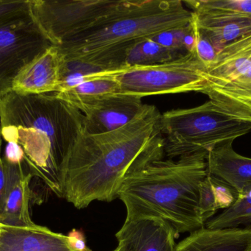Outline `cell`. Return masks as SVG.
I'll return each instance as SVG.
<instances>
[{"mask_svg": "<svg viewBox=\"0 0 251 251\" xmlns=\"http://www.w3.org/2000/svg\"><path fill=\"white\" fill-rule=\"evenodd\" d=\"M0 251H73L67 236L37 225L11 226L1 224Z\"/></svg>", "mask_w": 251, "mask_h": 251, "instance_id": "5bb4252c", "label": "cell"}, {"mask_svg": "<svg viewBox=\"0 0 251 251\" xmlns=\"http://www.w3.org/2000/svg\"><path fill=\"white\" fill-rule=\"evenodd\" d=\"M185 3L194 13L231 11L251 16V0H194Z\"/></svg>", "mask_w": 251, "mask_h": 251, "instance_id": "603a6c76", "label": "cell"}, {"mask_svg": "<svg viewBox=\"0 0 251 251\" xmlns=\"http://www.w3.org/2000/svg\"><path fill=\"white\" fill-rule=\"evenodd\" d=\"M1 141H2V139H1V134H0V156H1Z\"/></svg>", "mask_w": 251, "mask_h": 251, "instance_id": "f1b7e54d", "label": "cell"}, {"mask_svg": "<svg viewBox=\"0 0 251 251\" xmlns=\"http://www.w3.org/2000/svg\"><path fill=\"white\" fill-rule=\"evenodd\" d=\"M207 68L196 50L159 64L124 66L113 71L119 94L143 98L148 96L198 91L206 85Z\"/></svg>", "mask_w": 251, "mask_h": 251, "instance_id": "8992f818", "label": "cell"}, {"mask_svg": "<svg viewBox=\"0 0 251 251\" xmlns=\"http://www.w3.org/2000/svg\"><path fill=\"white\" fill-rule=\"evenodd\" d=\"M234 141L219 143L208 151L207 171L244 195L251 191V159L234 150Z\"/></svg>", "mask_w": 251, "mask_h": 251, "instance_id": "4fadbf2b", "label": "cell"}, {"mask_svg": "<svg viewBox=\"0 0 251 251\" xmlns=\"http://www.w3.org/2000/svg\"><path fill=\"white\" fill-rule=\"evenodd\" d=\"M193 13L180 0H124L100 25L58 46L66 62L116 69L128 50L161 32L189 26Z\"/></svg>", "mask_w": 251, "mask_h": 251, "instance_id": "277c9868", "label": "cell"}, {"mask_svg": "<svg viewBox=\"0 0 251 251\" xmlns=\"http://www.w3.org/2000/svg\"><path fill=\"white\" fill-rule=\"evenodd\" d=\"M9 181H10V173H9L8 166L7 162L0 156V212L2 208L4 197L8 188Z\"/></svg>", "mask_w": 251, "mask_h": 251, "instance_id": "4316f807", "label": "cell"}, {"mask_svg": "<svg viewBox=\"0 0 251 251\" xmlns=\"http://www.w3.org/2000/svg\"><path fill=\"white\" fill-rule=\"evenodd\" d=\"M113 251H117V249H116V250Z\"/></svg>", "mask_w": 251, "mask_h": 251, "instance_id": "f546056e", "label": "cell"}, {"mask_svg": "<svg viewBox=\"0 0 251 251\" xmlns=\"http://www.w3.org/2000/svg\"><path fill=\"white\" fill-rule=\"evenodd\" d=\"M28 16L29 0H0V25Z\"/></svg>", "mask_w": 251, "mask_h": 251, "instance_id": "cb8c5ba5", "label": "cell"}, {"mask_svg": "<svg viewBox=\"0 0 251 251\" xmlns=\"http://www.w3.org/2000/svg\"><path fill=\"white\" fill-rule=\"evenodd\" d=\"M29 15L52 45L79 35L111 16L124 0H29Z\"/></svg>", "mask_w": 251, "mask_h": 251, "instance_id": "52a82bcc", "label": "cell"}, {"mask_svg": "<svg viewBox=\"0 0 251 251\" xmlns=\"http://www.w3.org/2000/svg\"><path fill=\"white\" fill-rule=\"evenodd\" d=\"M193 25H194L196 37V53H197L199 59L204 63L205 66L208 69L216 61L218 53L214 48L209 40L201 33L200 31L199 30L197 26H196L194 17H193Z\"/></svg>", "mask_w": 251, "mask_h": 251, "instance_id": "484cf974", "label": "cell"}, {"mask_svg": "<svg viewBox=\"0 0 251 251\" xmlns=\"http://www.w3.org/2000/svg\"><path fill=\"white\" fill-rule=\"evenodd\" d=\"M113 70L100 71L87 81L54 94L82 113L99 100L119 94V84L112 75Z\"/></svg>", "mask_w": 251, "mask_h": 251, "instance_id": "d6986e66", "label": "cell"}, {"mask_svg": "<svg viewBox=\"0 0 251 251\" xmlns=\"http://www.w3.org/2000/svg\"><path fill=\"white\" fill-rule=\"evenodd\" d=\"M176 251H251V225L215 229L203 227L176 245Z\"/></svg>", "mask_w": 251, "mask_h": 251, "instance_id": "9a60e30c", "label": "cell"}, {"mask_svg": "<svg viewBox=\"0 0 251 251\" xmlns=\"http://www.w3.org/2000/svg\"><path fill=\"white\" fill-rule=\"evenodd\" d=\"M161 116L156 106L145 104L131 122L119 129L100 134L82 131L60 167L63 198L78 209L96 200L117 198L128 175L163 159Z\"/></svg>", "mask_w": 251, "mask_h": 251, "instance_id": "6da1fadb", "label": "cell"}, {"mask_svg": "<svg viewBox=\"0 0 251 251\" xmlns=\"http://www.w3.org/2000/svg\"><path fill=\"white\" fill-rule=\"evenodd\" d=\"M80 111L54 94H25L11 91L0 98V134L7 143L23 150L33 177L59 197L62 164L84 131Z\"/></svg>", "mask_w": 251, "mask_h": 251, "instance_id": "7a4b0ae2", "label": "cell"}, {"mask_svg": "<svg viewBox=\"0 0 251 251\" xmlns=\"http://www.w3.org/2000/svg\"><path fill=\"white\" fill-rule=\"evenodd\" d=\"M4 161L8 166L10 181L0 212V223L11 226L33 225L35 223L29 212L30 182L33 175L25 162L12 163Z\"/></svg>", "mask_w": 251, "mask_h": 251, "instance_id": "7c38bea8", "label": "cell"}, {"mask_svg": "<svg viewBox=\"0 0 251 251\" xmlns=\"http://www.w3.org/2000/svg\"><path fill=\"white\" fill-rule=\"evenodd\" d=\"M192 29H193V22L186 28L161 32L151 39L167 48L188 53L184 49V41L186 35L192 30Z\"/></svg>", "mask_w": 251, "mask_h": 251, "instance_id": "d4e9b609", "label": "cell"}, {"mask_svg": "<svg viewBox=\"0 0 251 251\" xmlns=\"http://www.w3.org/2000/svg\"><path fill=\"white\" fill-rule=\"evenodd\" d=\"M251 66V32L232 41L220 51L216 61L205 73L206 84L231 81Z\"/></svg>", "mask_w": 251, "mask_h": 251, "instance_id": "ac0fdd59", "label": "cell"}, {"mask_svg": "<svg viewBox=\"0 0 251 251\" xmlns=\"http://www.w3.org/2000/svg\"><path fill=\"white\" fill-rule=\"evenodd\" d=\"M142 98L126 94H113L87 108L84 131L100 134L119 129L131 122L144 107Z\"/></svg>", "mask_w": 251, "mask_h": 251, "instance_id": "8fae6325", "label": "cell"}, {"mask_svg": "<svg viewBox=\"0 0 251 251\" xmlns=\"http://www.w3.org/2000/svg\"><path fill=\"white\" fill-rule=\"evenodd\" d=\"M63 58L57 46L51 45L18 74L12 91L25 94H47L61 89Z\"/></svg>", "mask_w": 251, "mask_h": 251, "instance_id": "30bf717a", "label": "cell"}, {"mask_svg": "<svg viewBox=\"0 0 251 251\" xmlns=\"http://www.w3.org/2000/svg\"><path fill=\"white\" fill-rule=\"evenodd\" d=\"M185 53L167 48L153 40L147 39L136 44L127 52L124 64L125 66L159 64L174 60Z\"/></svg>", "mask_w": 251, "mask_h": 251, "instance_id": "44dd1931", "label": "cell"}, {"mask_svg": "<svg viewBox=\"0 0 251 251\" xmlns=\"http://www.w3.org/2000/svg\"><path fill=\"white\" fill-rule=\"evenodd\" d=\"M52 45L30 15L0 25V98L29 62Z\"/></svg>", "mask_w": 251, "mask_h": 251, "instance_id": "ba28073f", "label": "cell"}, {"mask_svg": "<svg viewBox=\"0 0 251 251\" xmlns=\"http://www.w3.org/2000/svg\"><path fill=\"white\" fill-rule=\"evenodd\" d=\"M193 13L198 29L218 53L230 43L251 32V16L226 12Z\"/></svg>", "mask_w": 251, "mask_h": 251, "instance_id": "2e32d148", "label": "cell"}, {"mask_svg": "<svg viewBox=\"0 0 251 251\" xmlns=\"http://www.w3.org/2000/svg\"><path fill=\"white\" fill-rule=\"evenodd\" d=\"M208 151L178 160L155 161L126 178L119 198L126 221L159 218L179 235L204 227L199 210L200 187L208 174Z\"/></svg>", "mask_w": 251, "mask_h": 251, "instance_id": "3957f363", "label": "cell"}, {"mask_svg": "<svg viewBox=\"0 0 251 251\" xmlns=\"http://www.w3.org/2000/svg\"><path fill=\"white\" fill-rule=\"evenodd\" d=\"M160 127L169 159L209 151L219 143L251 131V122L226 113L210 100L197 107L162 113Z\"/></svg>", "mask_w": 251, "mask_h": 251, "instance_id": "5b68a950", "label": "cell"}, {"mask_svg": "<svg viewBox=\"0 0 251 251\" xmlns=\"http://www.w3.org/2000/svg\"><path fill=\"white\" fill-rule=\"evenodd\" d=\"M0 227H1V223H0Z\"/></svg>", "mask_w": 251, "mask_h": 251, "instance_id": "4dcf8cb0", "label": "cell"}, {"mask_svg": "<svg viewBox=\"0 0 251 251\" xmlns=\"http://www.w3.org/2000/svg\"><path fill=\"white\" fill-rule=\"evenodd\" d=\"M178 234L163 220L125 221L116 234L118 251H176Z\"/></svg>", "mask_w": 251, "mask_h": 251, "instance_id": "9c48e42d", "label": "cell"}, {"mask_svg": "<svg viewBox=\"0 0 251 251\" xmlns=\"http://www.w3.org/2000/svg\"><path fill=\"white\" fill-rule=\"evenodd\" d=\"M245 225H251V191L244 195H239L232 206L206 223V228H238Z\"/></svg>", "mask_w": 251, "mask_h": 251, "instance_id": "7402d4cb", "label": "cell"}, {"mask_svg": "<svg viewBox=\"0 0 251 251\" xmlns=\"http://www.w3.org/2000/svg\"><path fill=\"white\" fill-rule=\"evenodd\" d=\"M202 93L226 113L251 122V66L235 79L206 84Z\"/></svg>", "mask_w": 251, "mask_h": 251, "instance_id": "e0dca14e", "label": "cell"}, {"mask_svg": "<svg viewBox=\"0 0 251 251\" xmlns=\"http://www.w3.org/2000/svg\"><path fill=\"white\" fill-rule=\"evenodd\" d=\"M69 247L73 251H91L87 247L85 235L82 231L73 229L67 236Z\"/></svg>", "mask_w": 251, "mask_h": 251, "instance_id": "83f0119b", "label": "cell"}, {"mask_svg": "<svg viewBox=\"0 0 251 251\" xmlns=\"http://www.w3.org/2000/svg\"><path fill=\"white\" fill-rule=\"evenodd\" d=\"M240 195L226 182L208 173L201 184L199 210L201 218L206 224L219 209L232 206Z\"/></svg>", "mask_w": 251, "mask_h": 251, "instance_id": "ffe728a7", "label": "cell"}]
</instances>
